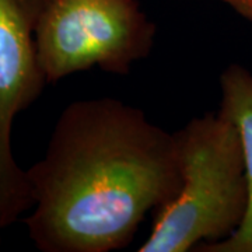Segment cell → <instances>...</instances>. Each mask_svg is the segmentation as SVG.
I'll list each match as a JSON object with an SVG mask.
<instances>
[{
  "instance_id": "obj_5",
  "label": "cell",
  "mask_w": 252,
  "mask_h": 252,
  "mask_svg": "<svg viewBox=\"0 0 252 252\" xmlns=\"http://www.w3.org/2000/svg\"><path fill=\"white\" fill-rule=\"evenodd\" d=\"M220 109L234 122L243 146L248 184V207L241 225L219 243L200 244L198 252H252V72L241 64H230L220 76Z\"/></svg>"
},
{
  "instance_id": "obj_1",
  "label": "cell",
  "mask_w": 252,
  "mask_h": 252,
  "mask_svg": "<svg viewBox=\"0 0 252 252\" xmlns=\"http://www.w3.org/2000/svg\"><path fill=\"white\" fill-rule=\"evenodd\" d=\"M27 175L34 210L24 223L42 252L126 248L146 215L182 185L175 133L109 97L63 109L44 157Z\"/></svg>"
},
{
  "instance_id": "obj_6",
  "label": "cell",
  "mask_w": 252,
  "mask_h": 252,
  "mask_svg": "<svg viewBox=\"0 0 252 252\" xmlns=\"http://www.w3.org/2000/svg\"><path fill=\"white\" fill-rule=\"evenodd\" d=\"M241 17L252 21V0H220Z\"/></svg>"
},
{
  "instance_id": "obj_4",
  "label": "cell",
  "mask_w": 252,
  "mask_h": 252,
  "mask_svg": "<svg viewBox=\"0 0 252 252\" xmlns=\"http://www.w3.org/2000/svg\"><path fill=\"white\" fill-rule=\"evenodd\" d=\"M38 7L39 0H0V231L34 205L27 171L13 156L11 129L48 83L34 39Z\"/></svg>"
},
{
  "instance_id": "obj_3",
  "label": "cell",
  "mask_w": 252,
  "mask_h": 252,
  "mask_svg": "<svg viewBox=\"0 0 252 252\" xmlns=\"http://www.w3.org/2000/svg\"><path fill=\"white\" fill-rule=\"evenodd\" d=\"M156 24L137 0H39L34 24L46 81L98 67L127 74L154 45Z\"/></svg>"
},
{
  "instance_id": "obj_2",
  "label": "cell",
  "mask_w": 252,
  "mask_h": 252,
  "mask_svg": "<svg viewBox=\"0 0 252 252\" xmlns=\"http://www.w3.org/2000/svg\"><path fill=\"white\" fill-rule=\"evenodd\" d=\"M175 136L182 185L175 198L156 210L152 234L139 252H185L219 243L234 233L247 213L243 146L231 118L221 109L207 112Z\"/></svg>"
}]
</instances>
